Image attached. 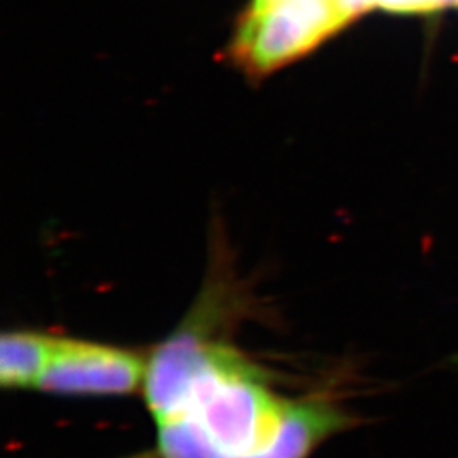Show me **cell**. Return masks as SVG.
Returning <instances> with one entry per match:
<instances>
[{
    "label": "cell",
    "instance_id": "obj_2",
    "mask_svg": "<svg viewBox=\"0 0 458 458\" xmlns=\"http://www.w3.org/2000/svg\"><path fill=\"white\" fill-rule=\"evenodd\" d=\"M147 361L131 350L56 338L36 389L60 395H128L143 386Z\"/></svg>",
    "mask_w": 458,
    "mask_h": 458
},
{
    "label": "cell",
    "instance_id": "obj_3",
    "mask_svg": "<svg viewBox=\"0 0 458 458\" xmlns=\"http://www.w3.org/2000/svg\"><path fill=\"white\" fill-rule=\"evenodd\" d=\"M56 338L36 331L4 333L0 340V384L7 389L36 387L48 365Z\"/></svg>",
    "mask_w": 458,
    "mask_h": 458
},
{
    "label": "cell",
    "instance_id": "obj_1",
    "mask_svg": "<svg viewBox=\"0 0 458 458\" xmlns=\"http://www.w3.org/2000/svg\"><path fill=\"white\" fill-rule=\"evenodd\" d=\"M143 391L158 429V458H259L299 401L274 393L233 346L191 327L151 352Z\"/></svg>",
    "mask_w": 458,
    "mask_h": 458
}]
</instances>
